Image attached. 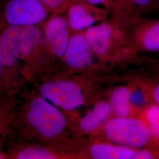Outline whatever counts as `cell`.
<instances>
[{"label": "cell", "instance_id": "obj_1", "mask_svg": "<svg viewBox=\"0 0 159 159\" xmlns=\"http://www.w3.org/2000/svg\"><path fill=\"white\" fill-rule=\"evenodd\" d=\"M133 21L112 16L84 30L96 56L125 69L130 66H145L148 57L140 55L131 43L129 30Z\"/></svg>", "mask_w": 159, "mask_h": 159}, {"label": "cell", "instance_id": "obj_2", "mask_svg": "<svg viewBox=\"0 0 159 159\" xmlns=\"http://www.w3.org/2000/svg\"><path fill=\"white\" fill-rule=\"evenodd\" d=\"M102 131L108 142L133 149L154 145L150 131L138 116H113L104 125Z\"/></svg>", "mask_w": 159, "mask_h": 159}, {"label": "cell", "instance_id": "obj_3", "mask_svg": "<svg viewBox=\"0 0 159 159\" xmlns=\"http://www.w3.org/2000/svg\"><path fill=\"white\" fill-rule=\"evenodd\" d=\"M27 119L41 134L48 138L60 134L66 125L63 114L43 97L36 98L32 102Z\"/></svg>", "mask_w": 159, "mask_h": 159}, {"label": "cell", "instance_id": "obj_4", "mask_svg": "<svg viewBox=\"0 0 159 159\" xmlns=\"http://www.w3.org/2000/svg\"><path fill=\"white\" fill-rule=\"evenodd\" d=\"M50 12L38 0H10L2 16L8 25L23 27L43 23Z\"/></svg>", "mask_w": 159, "mask_h": 159}, {"label": "cell", "instance_id": "obj_5", "mask_svg": "<svg viewBox=\"0 0 159 159\" xmlns=\"http://www.w3.org/2000/svg\"><path fill=\"white\" fill-rule=\"evenodd\" d=\"M40 93L49 102L67 110L78 108L85 103L81 89L71 81H55L47 83L41 87Z\"/></svg>", "mask_w": 159, "mask_h": 159}, {"label": "cell", "instance_id": "obj_6", "mask_svg": "<svg viewBox=\"0 0 159 159\" xmlns=\"http://www.w3.org/2000/svg\"><path fill=\"white\" fill-rule=\"evenodd\" d=\"M129 33L139 53L159 52V20L138 18L131 23Z\"/></svg>", "mask_w": 159, "mask_h": 159}, {"label": "cell", "instance_id": "obj_7", "mask_svg": "<svg viewBox=\"0 0 159 159\" xmlns=\"http://www.w3.org/2000/svg\"><path fill=\"white\" fill-rule=\"evenodd\" d=\"M66 12L69 30L77 32L84 31L96 23L107 20L110 14L105 8L83 1L73 2Z\"/></svg>", "mask_w": 159, "mask_h": 159}, {"label": "cell", "instance_id": "obj_8", "mask_svg": "<svg viewBox=\"0 0 159 159\" xmlns=\"http://www.w3.org/2000/svg\"><path fill=\"white\" fill-rule=\"evenodd\" d=\"M44 35L51 52L63 57L70 39L66 18L62 14H52L45 24Z\"/></svg>", "mask_w": 159, "mask_h": 159}, {"label": "cell", "instance_id": "obj_9", "mask_svg": "<svg viewBox=\"0 0 159 159\" xmlns=\"http://www.w3.org/2000/svg\"><path fill=\"white\" fill-rule=\"evenodd\" d=\"M94 56L83 31V33L79 31L70 37L63 56L69 66L76 69H87L93 66Z\"/></svg>", "mask_w": 159, "mask_h": 159}, {"label": "cell", "instance_id": "obj_10", "mask_svg": "<svg viewBox=\"0 0 159 159\" xmlns=\"http://www.w3.org/2000/svg\"><path fill=\"white\" fill-rule=\"evenodd\" d=\"M21 28L8 25L0 35V56L2 64L11 66L21 57L20 39Z\"/></svg>", "mask_w": 159, "mask_h": 159}, {"label": "cell", "instance_id": "obj_11", "mask_svg": "<svg viewBox=\"0 0 159 159\" xmlns=\"http://www.w3.org/2000/svg\"><path fill=\"white\" fill-rule=\"evenodd\" d=\"M155 5L154 0H110L108 10L113 16L134 20Z\"/></svg>", "mask_w": 159, "mask_h": 159}, {"label": "cell", "instance_id": "obj_12", "mask_svg": "<svg viewBox=\"0 0 159 159\" xmlns=\"http://www.w3.org/2000/svg\"><path fill=\"white\" fill-rule=\"evenodd\" d=\"M133 88V84L125 83V85L118 86L111 91L108 102L114 116H137L140 109L136 107L131 101Z\"/></svg>", "mask_w": 159, "mask_h": 159}, {"label": "cell", "instance_id": "obj_13", "mask_svg": "<svg viewBox=\"0 0 159 159\" xmlns=\"http://www.w3.org/2000/svg\"><path fill=\"white\" fill-rule=\"evenodd\" d=\"M113 116L109 102H97L80 121V127L84 133H92L99 131L107 121Z\"/></svg>", "mask_w": 159, "mask_h": 159}, {"label": "cell", "instance_id": "obj_14", "mask_svg": "<svg viewBox=\"0 0 159 159\" xmlns=\"http://www.w3.org/2000/svg\"><path fill=\"white\" fill-rule=\"evenodd\" d=\"M138 150L105 142L92 144L89 153L92 159H133Z\"/></svg>", "mask_w": 159, "mask_h": 159}, {"label": "cell", "instance_id": "obj_15", "mask_svg": "<svg viewBox=\"0 0 159 159\" xmlns=\"http://www.w3.org/2000/svg\"><path fill=\"white\" fill-rule=\"evenodd\" d=\"M140 71L126 74L125 83H131L141 89L150 98V100L159 107V74Z\"/></svg>", "mask_w": 159, "mask_h": 159}, {"label": "cell", "instance_id": "obj_16", "mask_svg": "<svg viewBox=\"0 0 159 159\" xmlns=\"http://www.w3.org/2000/svg\"><path fill=\"white\" fill-rule=\"evenodd\" d=\"M43 35V31L39 25L22 27L20 39L21 56L27 57L31 56L40 46Z\"/></svg>", "mask_w": 159, "mask_h": 159}, {"label": "cell", "instance_id": "obj_17", "mask_svg": "<svg viewBox=\"0 0 159 159\" xmlns=\"http://www.w3.org/2000/svg\"><path fill=\"white\" fill-rule=\"evenodd\" d=\"M137 116L142 120L150 131L152 142L159 146V107L154 102L140 108Z\"/></svg>", "mask_w": 159, "mask_h": 159}, {"label": "cell", "instance_id": "obj_18", "mask_svg": "<svg viewBox=\"0 0 159 159\" xmlns=\"http://www.w3.org/2000/svg\"><path fill=\"white\" fill-rule=\"evenodd\" d=\"M17 158L20 159H52L54 155L50 152L40 148H27L18 154Z\"/></svg>", "mask_w": 159, "mask_h": 159}, {"label": "cell", "instance_id": "obj_19", "mask_svg": "<svg viewBox=\"0 0 159 159\" xmlns=\"http://www.w3.org/2000/svg\"><path fill=\"white\" fill-rule=\"evenodd\" d=\"M52 14H63L74 0H38Z\"/></svg>", "mask_w": 159, "mask_h": 159}, {"label": "cell", "instance_id": "obj_20", "mask_svg": "<svg viewBox=\"0 0 159 159\" xmlns=\"http://www.w3.org/2000/svg\"><path fill=\"white\" fill-rule=\"evenodd\" d=\"M133 159H159V146H151L139 149Z\"/></svg>", "mask_w": 159, "mask_h": 159}, {"label": "cell", "instance_id": "obj_21", "mask_svg": "<svg viewBox=\"0 0 159 159\" xmlns=\"http://www.w3.org/2000/svg\"><path fill=\"white\" fill-rule=\"evenodd\" d=\"M75 1H83L94 6H98L99 5H102L104 7V8L108 10L110 0H74V2Z\"/></svg>", "mask_w": 159, "mask_h": 159}, {"label": "cell", "instance_id": "obj_22", "mask_svg": "<svg viewBox=\"0 0 159 159\" xmlns=\"http://www.w3.org/2000/svg\"><path fill=\"white\" fill-rule=\"evenodd\" d=\"M146 67L159 69V58H151L150 61L146 64Z\"/></svg>", "mask_w": 159, "mask_h": 159}, {"label": "cell", "instance_id": "obj_23", "mask_svg": "<svg viewBox=\"0 0 159 159\" xmlns=\"http://www.w3.org/2000/svg\"><path fill=\"white\" fill-rule=\"evenodd\" d=\"M150 71H153L154 73H157V74H159V68H148Z\"/></svg>", "mask_w": 159, "mask_h": 159}, {"label": "cell", "instance_id": "obj_24", "mask_svg": "<svg viewBox=\"0 0 159 159\" xmlns=\"http://www.w3.org/2000/svg\"><path fill=\"white\" fill-rule=\"evenodd\" d=\"M2 61H1V56H0V70H1V65H2Z\"/></svg>", "mask_w": 159, "mask_h": 159}, {"label": "cell", "instance_id": "obj_25", "mask_svg": "<svg viewBox=\"0 0 159 159\" xmlns=\"http://www.w3.org/2000/svg\"><path fill=\"white\" fill-rule=\"evenodd\" d=\"M0 10H1V9H0ZM2 10L1 11L0 10V16H2Z\"/></svg>", "mask_w": 159, "mask_h": 159}, {"label": "cell", "instance_id": "obj_26", "mask_svg": "<svg viewBox=\"0 0 159 159\" xmlns=\"http://www.w3.org/2000/svg\"><path fill=\"white\" fill-rule=\"evenodd\" d=\"M154 2H159V0H154Z\"/></svg>", "mask_w": 159, "mask_h": 159}]
</instances>
